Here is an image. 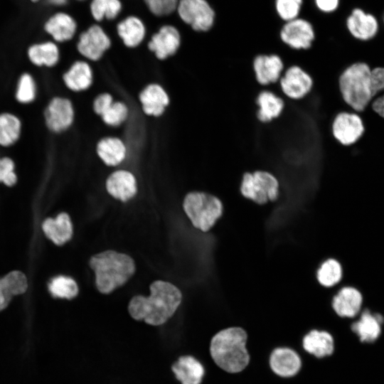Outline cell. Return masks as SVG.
Returning a JSON list of instances; mask_svg holds the SVG:
<instances>
[{
  "label": "cell",
  "instance_id": "cell-28",
  "mask_svg": "<svg viewBox=\"0 0 384 384\" xmlns=\"http://www.w3.org/2000/svg\"><path fill=\"white\" fill-rule=\"evenodd\" d=\"M383 319L380 316L373 315L368 311L362 313L360 319L351 325V330L364 343L376 341L381 334Z\"/></svg>",
  "mask_w": 384,
  "mask_h": 384
},
{
  "label": "cell",
  "instance_id": "cell-45",
  "mask_svg": "<svg viewBox=\"0 0 384 384\" xmlns=\"http://www.w3.org/2000/svg\"><path fill=\"white\" fill-rule=\"evenodd\" d=\"M11 299L0 278V311L8 306Z\"/></svg>",
  "mask_w": 384,
  "mask_h": 384
},
{
  "label": "cell",
  "instance_id": "cell-2",
  "mask_svg": "<svg viewBox=\"0 0 384 384\" xmlns=\"http://www.w3.org/2000/svg\"><path fill=\"white\" fill-rule=\"evenodd\" d=\"M247 332L240 326H231L216 332L209 343L210 357L223 371L237 374L244 371L251 360L247 348Z\"/></svg>",
  "mask_w": 384,
  "mask_h": 384
},
{
  "label": "cell",
  "instance_id": "cell-17",
  "mask_svg": "<svg viewBox=\"0 0 384 384\" xmlns=\"http://www.w3.org/2000/svg\"><path fill=\"white\" fill-rule=\"evenodd\" d=\"M346 28L356 40L367 42L373 40L379 31L377 18L359 8L354 9L346 19Z\"/></svg>",
  "mask_w": 384,
  "mask_h": 384
},
{
  "label": "cell",
  "instance_id": "cell-22",
  "mask_svg": "<svg viewBox=\"0 0 384 384\" xmlns=\"http://www.w3.org/2000/svg\"><path fill=\"white\" fill-rule=\"evenodd\" d=\"M303 349L317 358L331 356L334 351V338L328 331L312 329L302 340Z\"/></svg>",
  "mask_w": 384,
  "mask_h": 384
},
{
  "label": "cell",
  "instance_id": "cell-16",
  "mask_svg": "<svg viewBox=\"0 0 384 384\" xmlns=\"http://www.w3.org/2000/svg\"><path fill=\"white\" fill-rule=\"evenodd\" d=\"M43 30L57 43L72 41L78 32L76 20L68 13L58 11L47 17L43 23Z\"/></svg>",
  "mask_w": 384,
  "mask_h": 384
},
{
  "label": "cell",
  "instance_id": "cell-13",
  "mask_svg": "<svg viewBox=\"0 0 384 384\" xmlns=\"http://www.w3.org/2000/svg\"><path fill=\"white\" fill-rule=\"evenodd\" d=\"M268 363L271 371L281 378H292L302 368L299 354L288 346H278L272 350Z\"/></svg>",
  "mask_w": 384,
  "mask_h": 384
},
{
  "label": "cell",
  "instance_id": "cell-11",
  "mask_svg": "<svg viewBox=\"0 0 384 384\" xmlns=\"http://www.w3.org/2000/svg\"><path fill=\"white\" fill-rule=\"evenodd\" d=\"M283 94L292 100H302L309 95L314 87L311 75L299 65L289 67L279 80Z\"/></svg>",
  "mask_w": 384,
  "mask_h": 384
},
{
  "label": "cell",
  "instance_id": "cell-25",
  "mask_svg": "<svg viewBox=\"0 0 384 384\" xmlns=\"http://www.w3.org/2000/svg\"><path fill=\"white\" fill-rule=\"evenodd\" d=\"M362 305L361 293L353 287H344L334 297L332 306L334 311L341 317H354Z\"/></svg>",
  "mask_w": 384,
  "mask_h": 384
},
{
  "label": "cell",
  "instance_id": "cell-5",
  "mask_svg": "<svg viewBox=\"0 0 384 384\" xmlns=\"http://www.w3.org/2000/svg\"><path fill=\"white\" fill-rule=\"evenodd\" d=\"M183 209L193 226L209 230L223 213V204L215 196L204 192H191L183 201Z\"/></svg>",
  "mask_w": 384,
  "mask_h": 384
},
{
  "label": "cell",
  "instance_id": "cell-21",
  "mask_svg": "<svg viewBox=\"0 0 384 384\" xmlns=\"http://www.w3.org/2000/svg\"><path fill=\"white\" fill-rule=\"evenodd\" d=\"M106 188L114 198L127 201L134 197L137 191L136 178L128 171L117 170L107 178Z\"/></svg>",
  "mask_w": 384,
  "mask_h": 384
},
{
  "label": "cell",
  "instance_id": "cell-20",
  "mask_svg": "<svg viewBox=\"0 0 384 384\" xmlns=\"http://www.w3.org/2000/svg\"><path fill=\"white\" fill-rule=\"evenodd\" d=\"M139 101L143 112L153 117L164 114L170 102V98L164 88L157 83L148 85L139 94Z\"/></svg>",
  "mask_w": 384,
  "mask_h": 384
},
{
  "label": "cell",
  "instance_id": "cell-6",
  "mask_svg": "<svg viewBox=\"0 0 384 384\" xmlns=\"http://www.w3.org/2000/svg\"><path fill=\"white\" fill-rule=\"evenodd\" d=\"M279 186V181L273 174L258 170L243 174L240 191L245 198L258 204H265L277 198Z\"/></svg>",
  "mask_w": 384,
  "mask_h": 384
},
{
  "label": "cell",
  "instance_id": "cell-32",
  "mask_svg": "<svg viewBox=\"0 0 384 384\" xmlns=\"http://www.w3.org/2000/svg\"><path fill=\"white\" fill-rule=\"evenodd\" d=\"M48 290L55 298L71 299L78 293V287L74 279L66 276H57L48 284Z\"/></svg>",
  "mask_w": 384,
  "mask_h": 384
},
{
  "label": "cell",
  "instance_id": "cell-40",
  "mask_svg": "<svg viewBox=\"0 0 384 384\" xmlns=\"http://www.w3.org/2000/svg\"><path fill=\"white\" fill-rule=\"evenodd\" d=\"M113 102V97L110 93H102L99 95L94 100V112L101 117Z\"/></svg>",
  "mask_w": 384,
  "mask_h": 384
},
{
  "label": "cell",
  "instance_id": "cell-42",
  "mask_svg": "<svg viewBox=\"0 0 384 384\" xmlns=\"http://www.w3.org/2000/svg\"><path fill=\"white\" fill-rule=\"evenodd\" d=\"M314 4L320 12L329 14L338 8L339 0H314Z\"/></svg>",
  "mask_w": 384,
  "mask_h": 384
},
{
  "label": "cell",
  "instance_id": "cell-48",
  "mask_svg": "<svg viewBox=\"0 0 384 384\" xmlns=\"http://www.w3.org/2000/svg\"><path fill=\"white\" fill-rule=\"evenodd\" d=\"M383 23H384V17H383Z\"/></svg>",
  "mask_w": 384,
  "mask_h": 384
},
{
  "label": "cell",
  "instance_id": "cell-27",
  "mask_svg": "<svg viewBox=\"0 0 384 384\" xmlns=\"http://www.w3.org/2000/svg\"><path fill=\"white\" fill-rule=\"evenodd\" d=\"M100 159L107 166H115L126 158L127 148L124 143L117 137H105L99 141L96 148Z\"/></svg>",
  "mask_w": 384,
  "mask_h": 384
},
{
  "label": "cell",
  "instance_id": "cell-31",
  "mask_svg": "<svg viewBox=\"0 0 384 384\" xmlns=\"http://www.w3.org/2000/svg\"><path fill=\"white\" fill-rule=\"evenodd\" d=\"M21 122L14 115L9 113L0 114V144L9 146L19 137Z\"/></svg>",
  "mask_w": 384,
  "mask_h": 384
},
{
  "label": "cell",
  "instance_id": "cell-12",
  "mask_svg": "<svg viewBox=\"0 0 384 384\" xmlns=\"http://www.w3.org/2000/svg\"><path fill=\"white\" fill-rule=\"evenodd\" d=\"M334 139L343 146L356 143L363 136L365 127L363 120L356 112H341L336 114L331 125Z\"/></svg>",
  "mask_w": 384,
  "mask_h": 384
},
{
  "label": "cell",
  "instance_id": "cell-35",
  "mask_svg": "<svg viewBox=\"0 0 384 384\" xmlns=\"http://www.w3.org/2000/svg\"><path fill=\"white\" fill-rule=\"evenodd\" d=\"M129 109L122 102H114L108 110L101 116L102 121L111 127H117L128 117Z\"/></svg>",
  "mask_w": 384,
  "mask_h": 384
},
{
  "label": "cell",
  "instance_id": "cell-3",
  "mask_svg": "<svg viewBox=\"0 0 384 384\" xmlns=\"http://www.w3.org/2000/svg\"><path fill=\"white\" fill-rule=\"evenodd\" d=\"M90 266L95 274L97 288L103 294L123 285L135 270L132 257L113 250L95 255L90 258Z\"/></svg>",
  "mask_w": 384,
  "mask_h": 384
},
{
  "label": "cell",
  "instance_id": "cell-34",
  "mask_svg": "<svg viewBox=\"0 0 384 384\" xmlns=\"http://www.w3.org/2000/svg\"><path fill=\"white\" fill-rule=\"evenodd\" d=\"M9 294L13 297L25 293L28 289L26 275L19 270H13L1 278Z\"/></svg>",
  "mask_w": 384,
  "mask_h": 384
},
{
  "label": "cell",
  "instance_id": "cell-14",
  "mask_svg": "<svg viewBox=\"0 0 384 384\" xmlns=\"http://www.w3.org/2000/svg\"><path fill=\"white\" fill-rule=\"evenodd\" d=\"M256 81L262 86L276 83L282 77L284 60L276 53H261L255 55L252 61Z\"/></svg>",
  "mask_w": 384,
  "mask_h": 384
},
{
  "label": "cell",
  "instance_id": "cell-38",
  "mask_svg": "<svg viewBox=\"0 0 384 384\" xmlns=\"http://www.w3.org/2000/svg\"><path fill=\"white\" fill-rule=\"evenodd\" d=\"M36 97V85L33 78L27 73L21 75L16 92L17 100L22 103H28Z\"/></svg>",
  "mask_w": 384,
  "mask_h": 384
},
{
  "label": "cell",
  "instance_id": "cell-39",
  "mask_svg": "<svg viewBox=\"0 0 384 384\" xmlns=\"http://www.w3.org/2000/svg\"><path fill=\"white\" fill-rule=\"evenodd\" d=\"M17 181L14 172V163L8 157L0 159V182L8 186H14Z\"/></svg>",
  "mask_w": 384,
  "mask_h": 384
},
{
  "label": "cell",
  "instance_id": "cell-30",
  "mask_svg": "<svg viewBox=\"0 0 384 384\" xmlns=\"http://www.w3.org/2000/svg\"><path fill=\"white\" fill-rule=\"evenodd\" d=\"M90 14L97 23L115 21L122 11V0H89Z\"/></svg>",
  "mask_w": 384,
  "mask_h": 384
},
{
  "label": "cell",
  "instance_id": "cell-41",
  "mask_svg": "<svg viewBox=\"0 0 384 384\" xmlns=\"http://www.w3.org/2000/svg\"><path fill=\"white\" fill-rule=\"evenodd\" d=\"M372 90L373 97L384 91V67L372 69Z\"/></svg>",
  "mask_w": 384,
  "mask_h": 384
},
{
  "label": "cell",
  "instance_id": "cell-9",
  "mask_svg": "<svg viewBox=\"0 0 384 384\" xmlns=\"http://www.w3.org/2000/svg\"><path fill=\"white\" fill-rule=\"evenodd\" d=\"M279 37L284 45L294 50H307L315 41L316 33L311 23L298 17L284 22Z\"/></svg>",
  "mask_w": 384,
  "mask_h": 384
},
{
  "label": "cell",
  "instance_id": "cell-1",
  "mask_svg": "<svg viewBox=\"0 0 384 384\" xmlns=\"http://www.w3.org/2000/svg\"><path fill=\"white\" fill-rule=\"evenodd\" d=\"M150 295L134 297L129 303L128 311L136 321L156 326L165 324L179 306L182 294L174 284L155 281L150 286Z\"/></svg>",
  "mask_w": 384,
  "mask_h": 384
},
{
  "label": "cell",
  "instance_id": "cell-37",
  "mask_svg": "<svg viewBox=\"0 0 384 384\" xmlns=\"http://www.w3.org/2000/svg\"><path fill=\"white\" fill-rule=\"evenodd\" d=\"M303 0H275V9L279 18L287 22L299 17Z\"/></svg>",
  "mask_w": 384,
  "mask_h": 384
},
{
  "label": "cell",
  "instance_id": "cell-10",
  "mask_svg": "<svg viewBox=\"0 0 384 384\" xmlns=\"http://www.w3.org/2000/svg\"><path fill=\"white\" fill-rule=\"evenodd\" d=\"M182 43L179 30L171 24H164L151 33L147 48L159 60H166L177 54Z\"/></svg>",
  "mask_w": 384,
  "mask_h": 384
},
{
  "label": "cell",
  "instance_id": "cell-18",
  "mask_svg": "<svg viewBox=\"0 0 384 384\" xmlns=\"http://www.w3.org/2000/svg\"><path fill=\"white\" fill-rule=\"evenodd\" d=\"M116 23V33L128 48L139 47L147 36L144 22L138 16L129 15Z\"/></svg>",
  "mask_w": 384,
  "mask_h": 384
},
{
  "label": "cell",
  "instance_id": "cell-19",
  "mask_svg": "<svg viewBox=\"0 0 384 384\" xmlns=\"http://www.w3.org/2000/svg\"><path fill=\"white\" fill-rule=\"evenodd\" d=\"M171 370L181 384H202L206 370L202 363L191 355H182L175 361Z\"/></svg>",
  "mask_w": 384,
  "mask_h": 384
},
{
  "label": "cell",
  "instance_id": "cell-26",
  "mask_svg": "<svg viewBox=\"0 0 384 384\" xmlns=\"http://www.w3.org/2000/svg\"><path fill=\"white\" fill-rule=\"evenodd\" d=\"M63 78L65 85L70 90L83 91L88 89L92 83V70L87 62L78 60L63 75Z\"/></svg>",
  "mask_w": 384,
  "mask_h": 384
},
{
  "label": "cell",
  "instance_id": "cell-4",
  "mask_svg": "<svg viewBox=\"0 0 384 384\" xmlns=\"http://www.w3.org/2000/svg\"><path fill=\"white\" fill-rule=\"evenodd\" d=\"M338 86L343 100L353 112H363L374 98L371 68L365 63L351 65L340 75Z\"/></svg>",
  "mask_w": 384,
  "mask_h": 384
},
{
  "label": "cell",
  "instance_id": "cell-29",
  "mask_svg": "<svg viewBox=\"0 0 384 384\" xmlns=\"http://www.w3.org/2000/svg\"><path fill=\"white\" fill-rule=\"evenodd\" d=\"M30 60L38 66H54L59 60L60 50L53 41H46L32 45L28 50Z\"/></svg>",
  "mask_w": 384,
  "mask_h": 384
},
{
  "label": "cell",
  "instance_id": "cell-23",
  "mask_svg": "<svg viewBox=\"0 0 384 384\" xmlns=\"http://www.w3.org/2000/svg\"><path fill=\"white\" fill-rule=\"evenodd\" d=\"M258 107L256 116L262 122H270L279 117L284 109V100L274 92L264 90L260 91L255 99Z\"/></svg>",
  "mask_w": 384,
  "mask_h": 384
},
{
  "label": "cell",
  "instance_id": "cell-44",
  "mask_svg": "<svg viewBox=\"0 0 384 384\" xmlns=\"http://www.w3.org/2000/svg\"><path fill=\"white\" fill-rule=\"evenodd\" d=\"M71 0H42L43 4L53 11H64Z\"/></svg>",
  "mask_w": 384,
  "mask_h": 384
},
{
  "label": "cell",
  "instance_id": "cell-47",
  "mask_svg": "<svg viewBox=\"0 0 384 384\" xmlns=\"http://www.w3.org/2000/svg\"><path fill=\"white\" fill-rule=\"evenodd\" d=\"M75 1H89V0H75Z\"/></svg>",
  "mask_w": 384,
  "mask_h": 384
},
{
  "label": "cell",
  "instance_id": "cell-24",
  "mask_svg": "<svg viewBox=\"0 0 384 384\" xmlns=\"http://www.w3.org/2000/svg\"><path fill=\"white\" fill-rule=\"evenodd\" d=\"M42 228L46 236L57 245H63L72 238L73 225L66 213H61L55 218L46 219Z\"/></svg>",
  "mask_w": 384,
  "mask_h": 384
},
{
  "label": "cell",
  "instance_id": "cell-43",
  "mask_svg": "<svg viewBox=\"0 0 384 384\" xmlns=\"http://www.w3.org/2000/svg\"><path fill=\"white\" fill-rule=\"evenodd\" d=\"M370 106L377 114L384 119V91L373 98Z\"/></svg>",
  "mask_w": 384,
  "mask_h": 384
},
{
  "label": "cell",
  "instance_id": "cell-8",
  "mask_svg": "<svg viewBox=\"0 0 384 384\" xmlns=\"http://www.w3.org/2000/svg\"><path fill=\"white\" fill-rule=\"evenodd\" d=\"M112 45L110 36L100 23H95L78 33L77 50L87 60H99Z\"/></svg>",
  "mask_w": 384,
  "mask_h": 384
},
{
  "label": "cell",
  "instance_id": "cell-33",
  "mask_svg": "<svg viewBox=\"0 0 384 384\" xmlns=\"http://www.w3.org/2000/svg\"><path fill=\"white\" fill-rule=\"evenodd\" d=\"M341 275V265L334 259L325 261L317 272V279L324 287L334 286L340 281Z\"/></svg>",
  "mask_w": 384,
  "mask_h": 384
},
{
  "label": "cell",
  "instance_id": "cell-46",
  "mask_svg": "<svg viewBox=\"0 0 384 384\" xmlns=\"http://www.w3.org/2000/svg\"><path fill=\"white\" fill-rule=\"evenodd\" d=\"M31 3L37 4L41 2L42 0H29Z\"/></svg>",
  "mask_w": 384,
  "mask_h": 384
},
{
  "label": "cell",
  "instance_id": "cell-7",
  "mask_svg": "<svg viewBox=\"0 0 384 384\" xmlns=\"http://www.w3.org/2000/svg\"><path fill=\"white\" fill-rule=\"evenodd\" d=\"M176 13L196 32H207L214 24L215 14L207 0H179Z\"/></svg>",
  "mask_w": 384,
  "mask_h": 384
},
{
  "label": "cell",
  "instance_id": "cell-36",
  "mask_svg": "<svg viewBox=\"0 0 384 384\" xmlns=\"http://www.w3.org/2000/svg\"><path fill=\"white\" fill-rule=\"evenodd\" d=\"M143 1L154 16L165 18L176 11L179 0H143Z\"/></svg>",
  "mask_w": 384,
  "mask_h": 384
},
{
  "label": "cell",
  "instance_id": "cell-15",
  "mask_svg": "<svg viewBox=\"0 0 384 384\" xmlns=\"http://www.w3.org/2000/svg\"><path fill=\"white\" fill-rule=\"evenodd\" d=\"M75 117L72 102L67 98L56 97L49 102L45 111L47 127L53 132H62L73 123Z\"/></svg>",
  "mask_w": 384,
  "mask_h": 384
}]
</instances>
